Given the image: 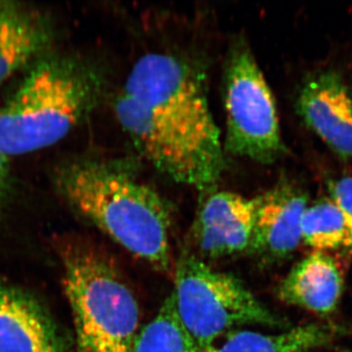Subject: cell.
Wrapping results in <instances>:
<instances>
[{
    "mask_svg": "<svg viewBox=\"0 0 352 352\" xmlns=\"http://www.w3.org/2000/svg\"><path fill=\"white\" fill-rule=\"evenodd\" d=\"M65 292L82 352H131L140 331L138 298L106 254L80 245L65 256Z\"/></svg>",
    "mask_w": 352,
    "mask_h": 352,
    "instance_id": "277c9868",
    "label": "cell"
},
{
    "mask_svg": "<svg viewBox=\"0 0 352 352\" xmlns=\"http://www.w3.org/2000/svg\"><path fill=\"white\" fill-rule=\"evenodd\" d=\"M344 279L337 263L323 252L308 254L289 270L277 287L280 300L318 314L337 309Z\"/></svg>",
    "mask_w": 352,
    "mask_h": 352,
    "instance_id": "8fae6325",
    "label": "cell"
},
{
    "mask_svg": "<svg viewBox=\"0 0 352 352\" xmlns=\"http://www.w3.org/2000/svg\"><path fill=\"white\" fill-rule=\"evenodd\" d=\"M54 180L76 212L155 270L171 272L170 205L131 164L78 157L58 166Z\"/></svg>",
    "mask_w": 352,
    "mask_h": 352,
    "instance_id": "7a4b0ae2",
    "label": "cell"
},
{
    "mask_svg": "<svg viewBox=\"0 0 352 352\" xmlns=\"http://www.w3.org/2000/svg\"><path fill=\"white\" fill-rule=\"evenodd\" d=\"M190 238L201 259H219L249 254L254 238L258 198L227 191L207 192Z\"/></svg>",
    "mask_w": 352,
    "mask_h": 352,
    "instance_id": "52a82bcc",
    "label": "cell"
},
{
    "mask_svg": "<svg viewBox=\"0 0 352 352\" xmlns=\"http://www.w3.org/2000/svg\"><path fill=\"white\" fill-rule=\"evenodd\" d=\"M302 242L316 252L352 248V230L330 198L308 206L302 219Z\"/></svg>",
    "mask_w": 352,
    "mask_h": 352,
    "instance_id": "5bb4252c",
    "label": "cell"
},
{
    "mask_svg": "<svg viewBox=\"0 0 352 352\" xmlns=\"http://www.w3.org/2000/svg\"><path fill=\"white\" fill-rule=\"evenodd\" d=\"M122 92L116 115L141 155L176 182L214 188L226 163L203 71L178 55L147 53Z\"/></svg>",
    "mask_w": 352,
    "mask_h": 352,
    "instance_id": "6da1fadb",
    "label": "cell"
},
{
    "mask_svg": "<svg viewBox=\"0 0 352 352\" xmlns=\"http://www.w3.org/2000/svg\"><path fill=\"white\" fill-rule=\"evenodd\" d=\"M200 352H307L352 337V327L333 323H310L277 333L233 331Z\"/></svg>",
    "mask_w": 352,
    "mask_h": 352,
    "instance_id": "4fadbf2b",
    "label": "cell"
},
{
    "mask_svg": "<svg viewBox=\"0 0 352 352\" xmlns=\"http://www.w3.org/2000/svg\"><path fill=\"white\" fill-rule=\"evenodd\" d=\"M0 352H68L50 314L29 294L0 285Z\"/></svg>",
    "mask_w": 352,
    "mask_h": 352,
    "instance_id": "30bf717a",
    "label": "cell"
},
{
    "mask_svg": "<svg viewBox=\"0 0 352 352\" xmlns=\"http://www.w3.org/2000/svg\"><path fill=\"white\" fill-rule=\"evenodd\" d=\"M12 188L9 157L0 151V206L6 201Z\"/></svg>",
    "mask_w": 352,
    "mask_h": 352,
    "instance_id": "e0dca14e",
    "label": "cell"
},
{
    "mask_svg": "<svg viewBox=\"0 0 352 352\" xmlns=\"http://www.w3.org/2000/svg\"><path fill=\"white\" fill-rule=\"evenodd\" d=\"M173 274L176 311L200 351L239 326H287L240 279L214 270L191 251L177 259Z\"/></svg>",
    "mask_w": 352,
    "mask_h": 352,
    "instance_id": "5b68a950",
    "label": "cell"
},
{
    "mask_svg": "<svg viewBox=\"0 0 352 352\" xmlns=\"http://www.w3.org/2000/svg\"><path fill=\"white\" fill-rule=\"evenodd\" d=\"M6 1H0V11L2 10L4 6H6Z\"/></svg>",
    "mask_w": 352,
    "mask_h": 352,
    "instance_id": "ac0fdd59",
    "label": "cell"
},
{
    "mask_svg": "<svg viewBox=\"0 0 352 352\" xmlns=\"http://www.w3.org/2000/svg\"><path fill=\"white\" fill-rule=\"evenodd\" d=\"M105 87L92 62L43 54L0 108V151L10 157L56 144L94 112Z\"/></svg>",
    "mask_w": 352,
    "mask_h": 352,
    "instance_id": "3957f363",
    "label": "cell"
},
{
    "mask_svg": "<svg viewBox=\"0 0 352 352\" xmlns=\"http://www.w3.org/2000/svg\"><path fill=\"white\" fill-rule=\"evenodd\" d=\"M329 194L352 230V176L340 178L329 185Z\"/></svg>",
    "mask_w": 352,
    "mask_h": 352,
    "instance_id": "2e32d148",
    "label": "cell"
},
{
    "mask_svg": "<svg viewBox=\"0 0 352 352\" xmlns=\"http://www.w3.org/2000/svg\"><path fill=\"white\" fill-rule=\"evenodd\" d=\"M52 30L38 11L6 2L0 11V87L19 69L43 56Z\"/></svg>",
    "mask_w": 352,
    "mask_h": 352,
    "instance_id": "7c38bea8",
    "label": "cell"
},
{
    "mask_svg": "<svg viewBox=\"0 0 352 352\" xmlns=\"http://www.w3.org/2000/svg\"><path fill=\"white\" fill-rule=\"evenodd\" d=\"M258 198L254 238L249 254L264 261L289 258L302 243V219L308 196L283 180Z\"/></svg>",
    "mask_w": 352,
    "mask_h": 352,
    "instance_id": "ba28073f",
    "label": "cell"
},
{
    "mask_svg": "<svg viewBox=\"0 0 352 352\" xmlns=\"http://www.w3.org/2000/svg\"><path fill=\"white\" fill-rule=\"evenodd\" d=\"M298 111L336 154L352 159V95L337 73L321 72L308 78L298 95Z\"/></svg>",
    "mask_w": 352,
    "mask_h": 352,
    "instance_id": "9c48e42d",
    "label": "cell"
},
{
    "mask_svg": "<svg viewBox=\"0 0 352 352\" xmlns=\"http://www.w3.org/2000/svg\"><path fill=\"white\" fill-rule=\"evenodd\" d=\"M131 352H200L178 317L171 294L156 316L141 327Z\"/></svg>",
    "mask_w": 352,
    "mask_h": 352,
    "instance_id": "9a60e30c",
    "label": "cell"
},
{
    "mask_svg": "<svg viewBox=\"0 0 352 352\" xmlns=\"http://www.w3.org/2000/svg\"><path fill=\"white\" fill-rule=\"evenodd\" d=\"M227 132L224 150L261 164L283 155L276 103L251 47L244 38L234 41L224 69Z\"/></svg>",
    "mask_w": 352,
    "mask_h": 352,
    "instance_id": "8992f818",
    "label": "cell"
}]
</instances>
